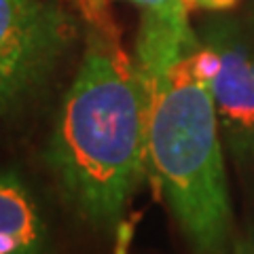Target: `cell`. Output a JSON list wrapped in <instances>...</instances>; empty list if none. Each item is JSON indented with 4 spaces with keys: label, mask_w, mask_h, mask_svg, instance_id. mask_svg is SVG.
<instances>
[{
    "label": "cell",
    "mask_w": 254,
    "mask_h": 254,
    "mask_svg": "<svg viewBox=\"0 0 254 254\" xmlns=\"http://www.w3.org/2000/svg\"><path fill=\"white\" fill-rule=\"evenodd\" d=\"M89 26L51 136L49 165L68 203L95 229H113L148 168V85L113 19Z\"/></svg>",
    "instance_id": "1"
},
{
    "label": "cell",
    "mask_w": 254,
    "mask_h": 254,
    "mask_svg": "<svg viewBox=\"0 0 254 254\" xmlns=\"http://www.w3.org/2000/svg\"><path fill=\"white\" fill-rule=\"evenodd\" d=\"M214 70L216 53L199 43L150 72L140 70L148 85V170L199 254H225L231 235Z\"/></svg>",
    "instance_id": "2"
},
{
    "label": "cell",
    "mask_w": 254,
    "mask_h": 254,
    "mask_svg": "<svg viewBox=\"0 0 254 254\" xmlns=\"http://www.w3.org/2000/svg\"><path fill=\"white\" fill-rule=\"evenodd\" d=\"M72 38L68 15L47 0H0V113L41 85Z\"/></svg>",
    "instance_id": "3"
},
{
    "label": "cell",
    "mask_w": 254,
    "mask_h": 254,
    "mask_svg": "<svg viewBox=\"0 0 254 254\" xmlns=\"http://www.w3.org/2000/svg\"><path fill=\"white\" fill-rule=\"evenodd\" d=\"M208 47L216 53L212 95L218 121L237 153H254V51L222 23L208 34Z\"/></svg>",
    "instance_id": "4"
},
{
    "label": "cell",
    "mask_w": 254,
    "mask_h": 254,
    "mask_svg": "<svg viewBox=\"0 0 254 254\" xmlns=\"http://www.w3.org/2000/svg\"><path fill=\"white\" fill-rule=\"evenodd\" d=\"M47 225L36 197L13 170L0 172V254H45Z\"/></svg>",
    "instance_id": "5"
},
{
    "label": "cell",
    "mask_w": 254,
    "mask_h": 254,
    "mask_svg": "<svg viewBox=\"0 0 254 254\" xmlns=\"http://www.w3.org/2000/svg\"><path fill=\"white\" fill-rule=\"evenodd\" d=\"M136 4L142 11V17L170 19V21H189L187 0H125Z\"/></svg>",
    "instance_id": "6"
},
{
    "label": "cell",
    "mask_w": 254,
    "mask_h": 254,
    "mask_svg": "<svg viewBox=\"0 0 254 254\" xmlns=\"http://www.w3.org/2000/svg\"><path fill=\"white\" fill-rule=\"evenodd\" d=\"M190 4H197L201 9H208V11H227L235 6L240 0H187Z\"/></svg>",
    "instance_id": "7"
},
{
    "label": "cell",
    "mask_w": 254,
    "mask_h": 254,
    "mask_svg": "<svg viewBox=\"0 0 254 254\" xmlns=\"http://www.w3.org/2000/svg\"><path fill=\"white\" fill-rule=\"evenodd\" d=\"M235 254H254V233H246L235 242Z\"/></svg>",
    "instance_id": "8"
}]
</instances>
